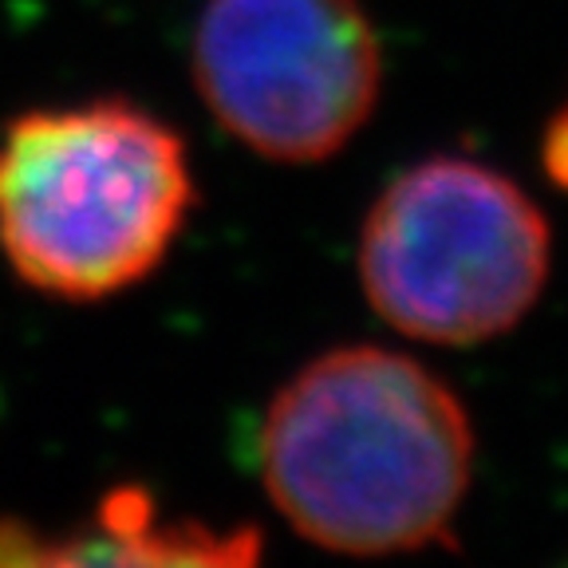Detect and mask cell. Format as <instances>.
Masks as SVG:
<instances>
[{"label": "cell", "instance_id": "obj_1", "mask_svg": "<svg viewBox=\"0 0 568 568\" xmlns=\"http://www.w3.org/2000/svg\"><path fill=\"white\" fill-rule=\"evenodd\" d=\"M261 486L304 541L352 557L418 552L454 532L474 478L466 403L415 355H316L268 399Z\"/></svg>", "mask_w": 568, "mask_h": 568}, {"label": "cell", "instance_id": "obj_2", "mask_svg": "<svg viewBox=\"0 0 568 568\" xmlns=\"http://www.w3.org/2000/svg\"><path fill=\"white\" fill-rule=\"evenodd\" d=\"M194 205L186 139L131 99L36 106L0 131V253L40 296L95 304L142 284Z\"/></svg>", "mask_w": 568, "mask_h": 568}, {"label": "cell", "instance_id": "obj_3", "mask_svg": "<svg viewBox=\"0 0 568 568\" xmlns=\"http://www.w3.org/2000/svg\"><path fill=\"white\" fill-rule=\"evenodd\" d=\"M552 273L541 205L478 159L403 170L359 230V284L383 324L418 344L474 347L537 308Z\"/></svg>", "mask_w": 568, "mask_h": 568}, {"label": "cell", "instance_id": "obj_4", "mask_svg": "<svg viewBox=\"0 0 568 568\" xmlns=\"http://www.w3.org/2000/svg\"><path fill=\"white\" fill-rule=\"evenodd\" d=\"M190 71L213 123L245 151L316 166L375 115L383 48L359 0H205Z\"/></svg>", "mask_w": 568, "mask_h": 568}, {"label": "cell", "instance_id": "obj_5", "mask_svg": "<svg viewBox=\"0 0 568 568\" xmlns=\"http://www.w3.org/2000/svg\"><path fill=\"white\" fill-rule=\"evenodd\" d=\"M261 552V532L248 525L213 529L202 521H166L139 486H119L99 501L88 529L40 537L17 521H0V565L28 560H115V565H248Z\"/></svg>", "mask_w": 568, "mask_h": 568}, {"label": "cell", "instance_id": "obj_6", "mask_svg": "<svg viewBox=\"0 0 568 568\" xmlns=\"http://www.w3.org/2000/svg\"><path fill=\"white\" fill-rule=\"evenodd\" d=\"M541 166L552 186L568 194V99L552 111L541 134Z\"/></svg>", "mask_w": 568, "mask_h": 568}]
</instances>
